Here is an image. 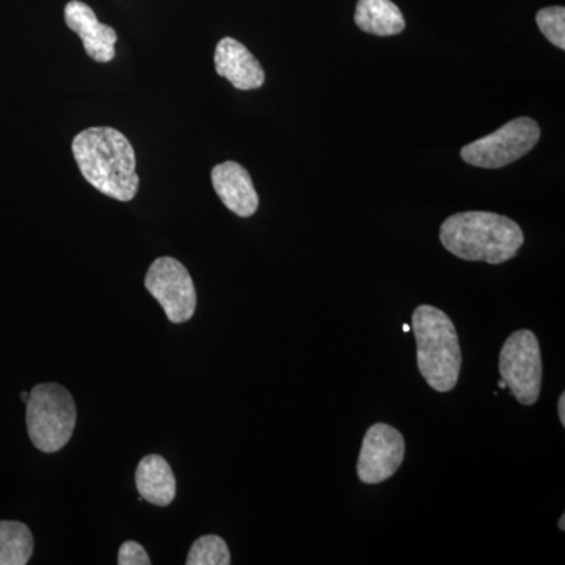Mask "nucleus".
I'll list each match as a JSON object with an SVG mask.
<instances>
[{
	"label": "nucleus",
	"instance_id": "aec40b11",
	"mask_svg": "<svg viewBox=\"0 0 565 565\" xmlns=\"http://www.w3.org/2000/svg\"><path fill=\"white\" fill-rule=\"evenodd\" d=\"M498 386H500L501 390L508 388V384H505L504 379H501V381L498 382Z\"/></svg>",
	"mask_w": 565,
	"mask_h": 565
},
{
	"label": "nucleus",
	"instance_id": "6ab92c4d",
	"mask_svg": "<svg viewBox=\"0 0 565 565\" xmlns=\"http://www.w3.org/2000/svg\"><path fill=\"white\" fill-rule=\"evenodd\" d=\"M561 531H565V515L561 516L559 523H557Z\"/></svg>",
	"mask_w": 565,
	"mask_h": 565
},
{
	"label": "nucleus",
	"instance_id": "6e6552de",
	"mask_svg": "<svg viewBox=\"0 0 565 565\" xmlns=\"http://www.w3.org/2000/svg\"><path fill=\"white\" fill-rule=\"evenodd\" d=\"M405 440L399 430L377 423L364 434L356 475L363 484H381L392 478L404 462Z\"/></svg>",
	"mask_w": 565,
	"mask_h": 565
},
{
	"label": "nucleus",
	"instance_id": "f8f14e48",
	"mask_svg": "<svg viewBox=\"0 0 565 565\" xmlns=\"http://www.w3.org/2000/svg\"><path fill=\"white\" fill-rule=\"evenodd\" d=\"M136 486L140 498L148 503L166 508L177 497V478L162 456H145L136 471Z\"/></svg>",
	"mask_w": 565,
	"mask_h": 565
},
{
	"label": "nucleus",
	"instance_id": "412c9836",
	"mask_svg": "<svg viewBox=\"0 0 565 565\" xmlns=\"http://www.w3.org/2000/svg\"><path fill=\"white\" fill-rule=\"evenodd\" d=\"M21 399L24 401V403H28V401H29V393L22 392L21 393Z\"/></svg>",
	"mask_w": 565,
	"mask_h": 565
},
{
	"label": "nucleus",
	"instance_id": "20e7f679",
	"mask_svg": "<svg viewBox=\"0 0 565 565\" xmlns=\"http://www.w3.org/2000/svg\"><path fill=\"white\" fill-rule=\"evenodd\" d=\"M28 433L33 446L52 455L65 448L73 437L77 422V408L65 386L40 384L29 393Z\"/></svg>",
	"mask_w": 565,
	"mask_h": 565
},
{
	"label": "nucleus",
	"instance_id": "9b49d317",
	"mask_svg": "<svg viewBox=\"0 0 565 565\" xmlns=\"http://www.w3.org/2000/svg\"><path fill=\"white\" fill-rule=\"evenodd\" d=\"M214 63L218 76L232 82L237 90H256L266 82L262 63L256 61L255 55L243 43L230 36L218 41Z\"/></svg>",
	"mask_w": 565,
	"mask_h": 565
},
{
	"label": "nucleus",
	"instance_id": "4468645a",
	"mask_svg": "<svg viewBox=\"0 0 565 565\" xmlns=\"http://www.w3.org/2000/svg\"><path fill=\"white\" fill-rule=\"evenodd\" d=\"M33 555V535L21 522H0V565H25Z\"/></svg>",
	"mask_w": 565,
	"mask_h": 565
},
{
	"label": "nucleus",
	"instance_id": "f257e3e1",
	"mask_svg": "<svg viewBox=\"0 0 565 565\" xmlns=\"http://www.w3.org/2000/svg\"><path fill=\"white\" fill-rule=\"evenodd\" d=\"M73 154L82 177L96 191L131 202L139 191L140 178L131 141L114 128H88L73 140Z\"/></svg>",
	"mask_w": 565,
	"mask_h": 565
},
{
	"label": "nucleus",
	"instance_id": "dca6fc26",
	"mask_svg": "<svg viewBox=\"0 0 565 565\" xmlns=\"http://www.w3.org/2000/svg\"><path fill=\"white\" fill-rule=\"evenodd\" d=\"M539 29L553 46L565 50V9L564 7H546L535 17Z\"/></svg>",
	"mask_w": 565,
	"mask_h": 565
},
{
	"label": "nucleus",
	"instance_id": "423d86ee",
	"mask_svg": "<svg viewBox=\"0 0 565 565\" xmlns=\"http://www.w3.org/2000/svg\"><path fill=\"white\" fill-rule=\"evenodd\" d=\"M500 375L522 405H534L542 390V355L531 330H516L500 352Z\"/></svg>",
	"mask_w": 565,
	"mask_h": 565
},
{
	"label": "nucleus",
	"instance_id": "1a4fd4ad",
	"mask_svg": "<svg viewBox=\"0 0 565 565\" xmlns=\"http://www.w3.org/2000/svg\"><path fill=\"white\" fill-rule=\"evenodd\" d=\"M65 22L71 31L79 35L88 57L99 63L114 61L117 32L110 25L102 24L87 3L81 0L66 3Z\"/></svg>",
	"mask_w": 565,
	"mask_h": 565
},
{
	"label": "nucleus",
	"instance_id": "0eeeda50",
	"mask_svg": "<svg viewBox=\"0 0 565 565\" xmlns=\"http://www.w3.org/2000/svg\"><path fill=\"white\" fill-rule=\"evenodd\" d=\"M145 288L161 305L170 322H188L195 315V285L178 259L170 256L156 259L145 277Z\"/></svg>",
	"mask_w": 565,
	"mask_h": 565
},
{
	"label": "nucleus",
	"instance_id": "4be33fe9",
	"mask_svg": "<svg viewBox=\"0 0 565 565\" xmlns=\"http://www.w3.org/2000/svg\"><path fill=\"white\" fill-rule=\"evenodd\" d=\"M403 330H404V332H411V330H412L411 323H404Z\"/></svg>",
	"mask_w": 565,
	"mask_h": 565
},
{
	"label": "nucleus",
	"instance_id": "2eb2a0df",
	"mask_svg": "<svg viewBox=\"0 0 565 565\" xmlns=\"http://www.w3.org/2000/svg\"><path fill=\"white\" fill-rule=\"evenodd\" d=\"M185 564L230 565L232 564V555H230L228 545L221 535L207 534L193 542Z\"/></svg>",
	"mask_w": 565,
	"mask_h": 565
},
{
	"label": "nucleus",
	"instance_id": "7ed1b4c3",
	"mask_svg": "<svg viewBox=\"0 0 565 565\" xmlns=\"http://www.w3.org/2000/svg\"><path fill=\"white\" fill-rule=\"evenodd\" d=\"M412 332L424 381L435 392H451L459 382L462 367V351L455 323L438 308L419 305L412 316Z\"/></svg>",
	"mask_w": 565,
	"mask_h": 565
},
{
	"label": "nucleus",
	"instance_id": "ddd939ff",
	"mask_svg": "<svg viewBox=\"0 0 565 565\" xmlns=\"http://www.w3.org/2000/svg\"><path fill=\"white\" fill-rule=\"evenodd\" d=\"M355 24L360 31L377 36L399 35L405 29L403 11L392 0H359Z\"/></svg>",
	"mask_w": 565,
	"mask_h": 565
},
{
	"label": "nucleus",
	"instance_id": "a211bd4d",
	"mask_svg": "<svg viewBox=\"0 0 565 565\" xmlns=\"http://www.w3.org/2000/svg\"><path fill=\"white\" fill-rule=\"evenodd\" d=\"M557 414H559V422L565 426V393L561 394L559 403H557Z\"/></svg>",
	"mask_w": 565,
	"mask_h": 565
},
{
	"label": "nucleus",
	"instance_id": "39448f33",
	"mask_svg": "<svg viewBox=\"0 0 565 565\" xmlns=\"http://www.w3.org/2000/svg\"><path fill=\"white\" fill-rule=\"evenodd\" d=\"M541 139V128L533 118L520 117L505 122L493 134L465 145L460 158L479 169H503L533 150Z\"/></svg>",
	"mask_w": 565,
	"mask_h": 565
},
{
	"label": "nucleus",
	"instance_id": "f3484780",
	"mask_svg": "<svg viewBox=\"0 0 565 565\" xmlns=\"http://www.w3.org/2000/svg\"><path fill=\"white\" fill-rule=\"evenodd\" d=\"M118 564L120 565H150L151 559L147 550L139 542L128 541L120 546L118 552Z\"/></svg>",
	"mask_w": 565,
	"mask_h": 565
},
{
	"label": "nucleus",
	"instance_id": "f03ea898",
	"mask_svg": "<svg viewBox=\"0 0 565 565\" xmlns=\"http://www.w3.org/2000/svg\"><path fill=\"white\" fill-rule=\"evenodd\" d=\"M444 247L465 262L503 264L514 258L523 243L519 223L494 212H459L440 228Z\"/></svg>",
	"mask_w": 565,
	"mask_h": 565
},
{
	"label": "nucleus",
	"instance_id": "9d476101",
	"mask_svg": "<svg viewBox=\"0 0 565 565\" xmlns=\"http://www.w3.org/2000/svg\"><path fill=\"white\" fill-rule=\"evenodd\" d=\"M212 185L222 203L239 217H252L259 206V196L250 173L241 163L228 161L212 169Z\"/></svg>",
	"mask_w": 565,
	"mask_h": 565
}]
</instances>
